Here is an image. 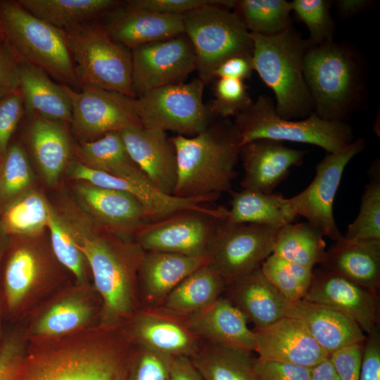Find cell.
I'll return each mask as SVG.
<instances>
[{
	"label": "cell",
	"instance_id": "obj_1",
	"mask_svg": "<svg viewBox=\"0 0 380 380\" xmlns=\"http://www.w3.org/2000/svg\"><path fill=\"white\" fill-rule=\"evenodd\" d=\"M135 347L123 328L99 325L25 353L15 380H125Z\"/></svg>",
	"mask_w": 380,
	"mask_h": 380
},
{
	"label": "cell",
	"instance_id": "obj_2",
	"mask_svg": "<svg viewBox=\"0 0 380 380\" xmlns=\"http://www.w3.org/2000/svg\"><path fill=\"white\" fill-rule=\"evenodd\" d=\"M88 262L101 299L99 326L122 327L141 307L138 271L145 251L134 241L101 225L66 222Z\"/></svg>",
	"mask_w": 380,
	"mask_h": 380
},
{
	"label": "cell",
	"instance_id": "obj_3",
	"mask_svg": "<svg viewBox=\"0 0 380 380\" xmlns=\"http://www.w3.org/2000/svg\"><path fill=\"white\" fill-rule=\"evenodd\" d=\"M177 163L173 196L213 198L232 191L241 147L237 128L229 118H215L194 137L171 138Z\"/></svg>",
	"mask_w": 380,
	"mask_h": 380
},
{
	"label": "cell",
	"instance_id": "obj_4",
	"mask_svg": "<svg viewBox=\"0 0 380 380\" xmlns=\"http://www.w3.org/2000/svg\"><path fill=\"white\" fill-rule=\"evenodd\" d=\"M303 72L314 113L322 119L346 122L366 101V61L350 43L331 41L311 46Z\"/></svg>",
	"mask_w": 380,
	"mask_h": 380
},
{
	"label": "cell",
	"instance_id": "obj_5",
	"mask_svg": "<svg viewBox=\"0 0 380 380\" xmlns=\"http://www.w3.org/2000/svg\"><path fill=\"white\" fill-rule=\"evenodd\" d=\"M253 69L273 91L277 114L286 120L305 119L314 113L303 61L312 46L293 25L274 35L251 33Z\"/></svg>",
	"mask_w": 380,
	"mask_h": 380
},
{
	"label": "cell",
	"instance_id": "obj_6",
	"mask_svg": "<svg viewBox=\"0 0 380 380\" xmlns=\"http://www.w3.org/2000/svg\"><path fill=\"white\" fill-rule=\"evenodd\" d=\"M0 37L19 63L37 68L63 85L80 87L64 31L18 1H0Z\"/></svg>",
	"mask_w": 380,
	"mask_h": 380
},
{
	"label": "cell",
	"instance_id": "obj_7",
	"mask_svg": "<svg viewBox=\"0 0 380 380\" xmlns=\"http://www.w3.org/2000/svg\"><path fill=\"white\" fill-rule=\"evenodd\" d=\"M241 146L259 139H269L308 144L322 148L327 153L338 152L355 139L351 127L346 122L331 121L313 113L300 120L279 116L274 101L267 95L259 96L233 120Z\"/></svg>",
	"mask_w": 380,
	"mask_h": 380
},
{
	"label": "cell",
	"instance_id": "obj_8",
	"mask_svg": "<svg viewBox=\"0 0 380 380\" xmlns=\"http://www.w3.org/2000/svg\"><path fill=\"white\" fill-rule=\"evenodd\" d=\"M80 87L92 86L134 98L131 51L113 41L101 24L63 30Z\"/></svg>",
	"mask_w": 380,
	"mask_h": 380
},
{
	"label": "cell",
	"instance_id": "obj_9",
	"mask_svg": "<svg viewBox=\"0 0 380 380\" xmlns=\"http://www.w3.org/2000/svg\"><path fill=\"white\" fill-rule=\"evenodd\" d=\"M184 34L194 48L198 78L205 84L227 59L252 55L251 32L231 9L220 5L200 7L182 15Z\"/></svg>",
	"mask_w": 380,
	"mask_h": 380
},
{
	"label": "cell",
	"instance_id": "obj_10",
	"mask_svg": "<svg viewBox=\"0 0 380 380\" xmlns=\"http://www.w3.org/2000/svg\"><path fill=\"white\" fill-rule=\"evenodd\" d=\"M205 84L198 77L189 82L160 87L134 98V108L142 127L194 137L213 117L203 103Z\"/></svg>",
	"mask_w": 380,
	"mask_h": 380
},
{
	"label": "cell",
	"instance_id": "obj_11",
	"mask_svg": "<svg viewBox=\"0 0 380 380\" xmlns=\"http://www.w3.org/2000/svg\"><path fill=\"white\" fill-rule=\"evenodd\" d=\"M217 220L207 257L208 264L230 281L260 267L272 253L278 228L254 223Z\"/></svg>",
	"mask_w": 380,
	"mask_h": 380
},
{
	"label": "cell",
	"instance_id": "obj_12",
	"mask_svg": "<svg viewBox=\"0 0 380 380\" xmlns=\"http://www.w3.org/2000/svg\"><path fill=\"white\" fill-rule=\"evenodd\" d=\"M365 146V139L360 137L338 152L327 153L316 165L311 183L290 198L297 215L304 217L323 236L334 241L343 237L334 217L335 196L346 165Z\"/></svg>",
	"mask_w": 380,
	"mask_h": 380
},
{
	"label": "cell",
	"instance_id": "obj_13",
	"mask_svg": "<svg viewBox=\"0 0 380 380\" xmlns=\"http://www.w3.org/2000/svg\"><path fill=\"white\" fill-rule=\"evenodd\" d=\"M134 98L152 89L177 83L196 70V55L184 33L131 50Z\"/></svg>",
	"mask_w": 380,
	"mask_h": 380
},
{
	"label": "cell",
	"instance_id": "obj_14",
	"mask_svg": "<svg viewBox=\"0 0 380 380\" xmlns=\"http://www.w3.org/2000/svg\"><path fill=\"white\" fill-rule=\"evenodd\" d=\"M64 87L72 106L70 124L84 141L111 132L142 127L134 110V98L88 85L81 86L80 91Z\"/></svg>",
	"mask_w": 380,
	"mask_h": 380
},
{
	"label": "cell",
	"instance_id": "obj_15",
	"mask_svg": "<svg viewBox=\"0 0 380 380\" xmlns=\"http://www.w3.org/2000/svg\"><path fill=\"white\" fill-rule=\"evenodd\" d=\"M218 219L196 210H183L143 224L134 233V240L145 251L207 257Z\"/></svg>",
	"mask_w": 380,
	"mask_h": 380
},
{
	"label": "cell",
	"instance_id": "obj_16",
	"mask_svg": "<svg viewBox=\"0 0 380 380\" xmlns=\"http://www.w3.org/2000/svg\"><path fill=\"white\" fill-rule=\"evenodd\" d=\"M122 328L137 346L171 357H190L201 340L184 316L162 307H141Z\"/></svg>",
	"mask_w": 380,
	"mask_h": 380
},
{
	"label": "cell",
	"instance_id": "obj_17",
	"mask_svg": "<svg viewBox=\"0 0 380 380\" xmlns=\"http://www.w3.org/2000/svg\"><path fill=\"white\" fill-rule=\"evenodd\" d=\"M305 300L331 307L369 333L379 323L378 293L322 270L313 272Z\"/></svg>",
	"mask_w": 380,
	"mask_h": 380
},
{
	"label": "cell",
	"instance_id": "obj_18",
	"mask_svg": "<svg viewBox=\"0 0 380 380\" xmlns=\"http://www.w3.org/2000/svg\"><path fill=\"white\" fill-rule=\"evenodd\" d=\"M126 149L158 191L173 196L177 179L176 150L166 132L144 127L120 131Z\"/></svg>",
	"mask_w": 380,
	"mask_h": 380
},
{
	"label": "cell",
	"instance_id": "obj_19",
	"mask_svg": "<svg viewBox=\"0 0 380 380\" xmlns=\"http://www.w3.org/2000/svg\"><path fill=\"white\" fill-rule=\"evenodd\" d=\"M307 152L269 139H259L242 145L239 154L244 170L241 181L242 189L272 194L286 179L290 169L303 163Z\"/></svg>",
	"mask_w": 380,
	"mask_h": 380
},
{
	"label": "cell",
	"instance_id": "obj_20",
	"mask_svg": "<svg viewBox=\"0 0 380 380\" xmlns=\"http://www.w3.org/2000/svg\"><path fill=\"white\" fill-rule=\"evenodd\" d=\"M101 26L115 42L129 50L184 33L182 15L143 9L127 1L105 13Z\"/></svg>",
	"mask_w": 380,
	"mask_h": 380
},
{
	"label": "cell",
	"instance_id": "obj_21",
	"mask_svg": "<svg viewBox=\"0 0 380 380\" xmlns=\"http://www.w3.org/2000/svg\"><path fill=\"white\" fill-rule=\"evenodd\" d=\"M258 357L312 368L329 359L298 319L284 317L262 329L254 331Z\"/></svg>",
	"mask_w": 380,
	"mask_h": 380
},
{
	"label": "cell",
	"instance_id": "obj_22",
	"mask_svg": "<svg viewBox=\"0 0 380 380\" xmlns=\"http://www.w3.org/2000/svg\"><path fill=\"white\" fill-rule=\"evenodd\" d=\"M185 318L189 328L203 341L255 351V332L248 328L243 313L223 296Z\"/></svg>",
	"mask_w": 380,
	"mask_h": 380
},
{
	"label": "cell",
	"instance_id": "obj_23",
	"mask_svg": "<svg viewBox=\"0 0 380 380\" xmlns=\"http://www.w3.org/2000/svg\"><path fill=\"white\" fill-rule=\"evenodd\" d=\"M208 263V257L145 251L138 271L141 307H158L184 279Z\"/></svg>",
	"mask_w": 380,
	"mask_h": 380
},
{
	"label": "cell",
	"instance_id": "obj_24",
	"mask_svg": "<svg viewBox=\"0 0 380 380\" xmlns=\"http://www.w3.org/2000/svg\"><path fill=\"white\" fill-rule=\"evenodd\" d=\"M286 317L301 322L329 355L349 346L362 343L366 337L357 324L342 312L305 299L289 300Z\"/></svg>",
	"mask_w": 380,
	"mask_h": 380
},
{
	"label": "cell",
	"instance_id": "obj_25",
	"mask_svg": "<svg viewBox=\"0 0 380 380\" xmlns=\"http://www.w3.org/2000/svg\"><path fill=\"white\" fill-rule=\"evenodd\" d=\"M222 296L254 324L255 330L286 317L289 300L267 279L260 267L228 283Z\"/></svg>",
	"mask_w": 380,
	"mask_h": 380
},
{
	"label": "cell",
	"instance_id": "obj_26",
	"mask_svg": "<svg viewBox=\"0 0 380 380\" xmlns=\"http://www.w3.org/2000/svg\"><path fill=\"white\" fill-rule=\"evenodd\" d=\"M82 204L99 224L121 235L133 234L144 223L147 215L143 205L131 194L103 188L86 182L76 186Z\"/></svg>",
	"mask_w": 380,
	"mask_h": 380
},
{
	"label": "cell",
	"instance_id": "obj_27",
	"mask_svg": "<svg viewBox=\"0 0 380 380\" xmlns=\"http://www.w3.org/2000/svg\"><path fill=\"white\" fill-rule=\"evenodd\" d=\"M322 267L378 293L380 239H347L343 236L327 250Z\"/></svg>",
	"mask_w": 380,
	"mask_h": 380
},
{
	"label": "cell",
	"instance_id": "obj_28",
	"mask_svg": "<svg viewBox=\"0 0 380 380\" xmlns=\"http://www.w3.org/2000/svg\"><path fill=\"white\" fill-rule=\"evenodd\" d=\"M29 120L26 139L44 179L55 185L72 152V145L65 123L44 118L37 114L27 115Z\"/></svg>",
	"mask_w": 380,
	"mask_h": 380
},
{
	"label": "cell",
	"instance_id": "obj_29",
	"mask_svg": "<svg viewBox=\"0 0 380 380\" xmlns=\"http://www.w3.org/2000/svg\"><path fill=\"white\" fill-rule=\"evenodd\" d=\"M20 90L25 114H37L44 118L70 124L72 106L64 85L60 84L42 70L19 63Z\"/></svg>",
	"mask_w": 380,
	"mask_h": 380
},
{
	"label": "cell",
	"instance_id": "obj_30",
	"mask_svg": "<svg viewBox=\"0 0 380 380\" xmlns=\"http://www.w3.org/2000/svg\"><path fill=\"white\" fill-rule=\"evenodd\" d=\"M76 151L79 162L88 167L152 186L129 156L120 132H111L97 139L83 141Z\"/></svg>",
	"mask_w": 380,
	"mask_h": 380
},
{
	"label": "cell",
	"instance_id": "obj_31",
	"mask_svg": "<svg viewBox=\"0 0 380 380\" xmlns=\"http://www.w3.org/2000/svg\"><path fill=\"white\" fill-rule=\"evenodd\" d=\"M231 208L227 220L234 223H254L279 229L293 222L298 216L290 198L281 194L242 189L231 191Z\"/></svg>",
	"mask_w": 380,
	"mask_h": 380
},
{
	"label": "cell",
	"instance_id": "obj_32",
	"mask_svg": "<svg viewBox=\"0 0 380 380\" xmlns=\"http://www.w3.org/2000/svg\"><path fill=\"white\" fill-rule=\"evenodd\" d=\"M227 283L208 263L184 279L160 307L186 317L209 305L224 292Z\"/></svg>",
	"mask_w": 380,
	"mask_h": 380
},
{
	"label": "cell",
	"instance_id": "obj_33",
	"mask_svg": "<svg viewBox=\"0 0 380 380\" xmlns=\"http://www.w3.org/2000/svg\"><path fill=\"white\" fill-rule=\"evenodd\" d=\"M28 12L60 30L103 16L120 4L116 0H18Z\"/></svg>",
	"mask_w": 380,
	"mask_h": 380
},
{
	"label": "cell",
	"instance_id": "obj_34",
	"mask_svg": "<svg viewBox=\"0 0 380 380\" xmlns=\"http://www.w3.org/2000/svg\"><path fill=\"white\" fill-rule=\"evenodd\" d=\"M189 359L205 380H257L251 352L202 341Z\"/></svg>",
	"mask_w": 380,
	"mask_h": 380
},
{
	"label": "cell",
	"instance_id": "obj_35",
	"mask_svg": "<svg viewBox=\"0 0 380 380\" xmlns=\"http://www.w3.org/2000/svg\"><path fill=\"white\" fill-rule=\"evenodd\" d=\"M322 234L307 222L289 223L275 235L272 253L297 265L313 269L326 255Z\"/></svg>",
	"mask_w": 380,
	"mask_h": 380
},
{
	"label": "cell",
	"instance_id": "obj_36",
	"mask_svg": "<svg viewBox=\"0 0 380 380\" xmlns=\"http://www.w3.org/2000/svg\"><path fill=\"white\" fill-rule=\"evenodd\" d=\"M39 262L30 248L18 246L8 255L0 297L2 312L13 314L23 303L39 274Z\"/></svg>",
	"mask_w": 380,
	"mask_h": 380
},
{
	"label": "cell",
	"instance_id": "obj_37",
	"mask_svg": "<svg viewBox=\"0 0 380 380\" xmlns=\"http://www.w3.org/2000/svg\"><path fill=\"white\" fill-rule=\"evenodd\" d=\"M95 308L80 296L72 295L53 304L37 321L33 333L53 338L80 329L93 318Z\"/></svg>",
	"mask_w": 380,
	"mask_h": 380
},
{
	"label": "cell",
	"instance_id": "obj_38",
	"mask_svg": "<svg viewBox=\"0 0 380 380\" xmlns=\"http://www.w3.org/2000/svg\"><path fill=\"white\" fill-rule=\"evenodd\" d=\"M232 11L251 33L274 35L292 26L291 3L285 0H235Z\"/></svg>",
	"mask_w": 380,
	"mask_h": 380
},
{
	"label": "cell",
	"instance_id": "obj_39",
	"mask_svg": "<svg viewBox=\"0 0 380 380\" xmlns=\"http://www.w3.org/2000/svg\"><path fill=\"white\" fill-rule=\"evenodd\" d=\"M49 205L37 192H24L1 208L0 222L10 235H30L47 226Z\"/></svg>",
	"mask_w": 380,
	"mask_h": 380
},
{
	"label": "cell",
	"instance_id": "obj_40",
	"mask_svg": "<svg viewBox=\"0 0 380 380\" xmlns=\"http://www.w3.org/2000/svg\"><path fill=\"white\" fill-rule=\"evenodd\" d=\"M369 182L361 196L358 215L348 224L347 239H380V163L376 160L370 166Z\"/></svg>",
	"mask_w": 380,
	"mask_h": 380
},
{
	"label": "cell",
	"instance_id": "obj_41",
	"mask_svg": "<svg viewBox=\"0 0 380 380\" xmlns=\"http://www.w3.org/2000/svg\"><path fill=\"white\" fill-rule=\"evenodd\" d=\"M267 279L289 301L303 299L311 284L313 271L274 253L260 266Z\"/></svg>",
	"mask_w": 380,
	"mask_h": 380
},
{
	"label": "cell",
	"instance_id": "obj_42",
	"mask_svg": "<svg viewBox=\"0 0 380 380\" xmlns=\"http://www.w3.org/2000/svg\"><path fill=\"white\" fill-rule=\"evenodd\" d=\"M31 181V168L25 151L19 144L10 143L0 160V204L2 207L25 192Z\"/></svg>",
	"mask_w": 380,
	"mask_h": 380
},
{
	"label": "cell",
	"instance_id": "obj_43",
	"mask_svg": "<svg viewBox=\"0 0 380 380\" xmlns=\"http://www.w3.org/2000/svg\"><path fill=\"white\" fill-rule=\"evenodd\" d=\"M50 231L53 251L58 261L80 282L85 278V258L77 247L66 223L49 206L46 226Z\"/></svg>",
	"mask_w": 380,
	"mask_h": 380
},
{
	"label": "cell",
	"instance_id": "obj_44",
	"mask_svg": "<svg viewBox=\"0 0 380 380\" xmlns=\"http://www.w3.org/2000/svg\"><path fill=\"white\" fill-rule=\"evenodd\" d=\"M291 10L307 27L312 45L334 41V23L329 0H293Z\"/></svg>",
	"mask_w": 380,
	"mask_h": 380
},
{
	"label": "cell",
	"instance_id": "obj_45",
	"mask_svg": "<svg viewBox=\"0 0 380 380\" xmlns=\"http://www.w3.org/2000/svg\"><path fill=\"white\" fill-rule=\"evenodd\" d=\"M215 99L206 104L215 118L235 117L251 104L247 86L243 80L220 77L214 84Z\"/></svg>",
	"mask_w": 380,
	"mask_h": 380
},
{
	"label": "cell",
	"instance_id": "obj_46",
	"mask_svg": "<svg viewBox=\"0 0 380 380\" xmlns=\"http://www.w3.org/2000/svg\"><path fill=\"white\" fill-rule=\"evenodd\" d=\"M172 357L136 345L125 380H169Z\"/></svg>",
	"mask_w": 380,
	"mask_h": 380
},
{
	"label": "cell",
	"instance_id": "obj_47",
	"mask_svg": "<svg viewBox=\"0 0 380 380\" xmlns=\"http://www.w3.org/2000/svg\"><path fill=\"white\" fill-rule=\"evenodd\" d=\"M25 113L20 88L0 99V160Z\"/></svg>",
	"mask_w": 380,
	"mask_h": 380
},
{
	"label": "cell",
	"instance_id": "obj_48",
	"mask_svg": "<svg viewBox=\"0 0 380 380\" xmlns=\"http://www.w3.org/2000/svg\"><path fill=\"white\" fill-rule=\"evenodd\" d=\"M128 3L149 11L182 15L210 5H220L232 10L235 0H128Z\"/></svg>",
	"mask_w": 380,
	"mask_h": 380
},
{
	"label": "cell",
	"instance_id": "obj_49",
	"mask_svg": "<svg viewBox=\"0 0 380 380\" xmlns=\"http://www.w3.org/2000/svg\"><path fill=\"white\" fill-rule=\"evenodd\" d=\"M257 380H310L312 368L258 357L254 360Z\"/></svg>",
	"mask_w": 380,
	"mask_h": 380
},
{
	"label": "cell",
	"instance_id": "obj_50",
	"mask_svg": "<svg viewBox=\"0 0 380 380\" xmlns=\"http://www.w3.org/2000/svg\"><path fill=\"white\" fill-rule=\"evenodd\" d=\"M25 355L21 336L18 333L6 336L0 346V380H15Z\"/></svg>",
	"mask_w": 380,
	"mask_h": 380
},
{
	"label": "cell",
	"instance_id": "obj_51",
	"mask_svg": "<svg viewBox=\"0 0 380 380\" xmlns=\"http://www.w3.org/2000/svg\"><path fill=\"white\" fill-rule=\"evenodd\" d=\"M362 343L360 380H380V331L379 325L367 334Z\"/></svg>",
	"mask_w": 380,
	"mask_h": 380
},
{
	"label": "cell",
	"instance_id": "obj_52",
	"mask_svg": "<svg viewBox=\"0 0 380 380\" xmlns=\"http://www.w3.org/2000/svg\"><path fill=\"white\" fill-rule=\"evenodd\" d=\"M362 343L338 350L329 357L339 380H360Z\"/></svg>",
	"mask_w": 380,
	"mask_h": 380
},
{
	"label": "cell",
	"instance_id": "obj_53",
	"mask_svg": "<svg viewBox=\"0 0 380 380\" xmlns=\"http://www.w3.org/2000/svg\"><path fill=\"white\" fill-rule=\"evenodd\" d=\"M20 88L19 63L0 42V99Z\"/></svg>",
	"mask_w": 380,
	"mask_h": 380
},
{
	"label": "cell",
	"instance_id": "obj_54",
	"mask_svg": "<svg viewBox=\"0 0 380 380\" xmlns=\"http://www.w3.org/2000/svg\"><path fill=\"white\" fill-rule=\"evenodd\" d=\"M253 70L252 55H239L224 61L215 71L214 77L243 81L251 77Z\"/></svg>",
	"mask_w": 380,
	"mask_h": 380
},
{
	"label": "cell",
	"instance_id": "obj_55",
	"mask_svg": "<svg viewBox=\"0 0 380 380\" xmlns=\"http://www.w3.org/2000/svg\"><path fill=\"white\" fill-rule=\"evenodd\" d=\"M169 380H205L189 357H172Z\"/></svg>",
	"mask_w": 380,
	"mask_h": 380
},
{
	"label": "cell",
	"instance_id": "obj_56",
	"mask_svg": "<svg viewBox=\"0 0 380 380\" xmlns=\"http://www.w3.org/2000/svg\"><path fill=\"white\" fill-rule=\"evenodd\" d=\"M374 4L372 0H338L335 6L339 15L347 19L372 8Z\"/></svg>",
	"mask_w": 380,
	"mask_h": 380
},
{
	"label": "cell",
	"instance_id": "obj_57",
	"mask_svg": "<svg viewBox=\"0 0 380 380\" xmlns=\"http://www.w3.org/2000/svg\"><path fill=\"white\" fill-rule=\"evenodd\" d=\"M310 380H339L329 358L312 367Z\"/></svg>",
	"mask_w": 380,
	"mask_h": 380
},
{
	"label": "cell",
	"instance_id": "obj_58",
	"mask_svg": "<svg viewBox=\"0 0 380 380\" xmlns=\"http://www.w3.org/2000/svg\"><path fill=\"white\" fill-rule=\"evenodd\" d=\"M8 236V235L6 233L0 222V263L2 258V255L6 249Z\"/></svg>",
	"mask_w": 380,
	"mask_h": 380
},
{
	"label": "cell",
	"instance_id": "obj_59",
	"mask_svg": "<svg viewBox=\"0 0 380 380\" xmlns=\"http://www.w3.org/2000/svg\"><path fill=\"white\" fill-rule=\"evenodd\" d=\"M1 315H2V308H1V300H0V346H1V342H2L1 337Z\"/></svg>",
	"mask_w": 380,
	"mask_h": 380
},
{
	"label": "cell",
	"instance_id": "obj_60",
	"mask_svg": "<svg viewBox=\"0 0 380 380\" xmlns=\"http://www.w3.org/2000/svg\"><path fill=\"white\" fill-rule=\"evenodd\" d=\"M1 37H0V42H1Z\"/></svg>",
	"mask_w": 380,
	"mask_h": 380
}]
</instances>
